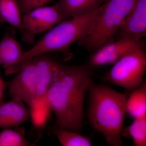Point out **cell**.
<instances>
[{
  "label": "cell",
  "instance_id": "1",
  "mask_svg": "<svg viewBox=\"0 0 146 146\" xmlns=\"http://www.w3.org/2000/svg\"><path fill=\"white\" fill-rule=\"evenodd\" d=\"M87 63L65 65L58 62L46 104L54 113L56 127L80 132L83 125L84 98L93 81Z\"/></svg>",
  "mask_w": 146,
  "mask_h": 146
},
{
  "label": "cell",
  "instance_id": "2",
  "mask_svg": "<svg viewBox=\"0 0 146 146\" xmlns=\"http://www.w3.org/2000/svg\"><path fill=\"white\" fill-rule=\"evenodd\" d=\"M88 118L92 127L101 133L108 145H122L127 95L92 81L88 92Z\"/></svg>",
  "mask_w": 146,
  "mask_h": 146
},
{
  "label": "cell",
  "instance_id": "3",
  "mask_svg": "<svg viewBox=\"0 0 146 146\" xmlns=\"http://www.w3.org/2000/svg\"><path fill=\"white\" fill-rule=\"evenodd\" d=\"M101 7L90 13L66 19L56 25L33 46L24 52L20 60L9 70V73L15 74L22 65L33 58L52 52L61 53L64 61L70 60L72 56L70 47L89 31Z\"/></svg>",
  "mask_w": 146,
  "mask_h": 146
},
{
  "label": "cell",
  "instance_id": "4",
  "mask_svg": "<svg viewBox=\"0 0 146 146\" xmlns=\"http://www.w3.org/2000/svg\"><path fill=\"white\" fill-rule=\"evenodd\" d=\"M136 0H106L89 31L79 40L80 46L93 53L114 40L117 32Z\"/></svg>",
  "mask_w": 146,
  "mask_h": 146
},
{
  "label": "cell",
  "instance_id": "5",
  "mask_svg": "<svg viewBox=\"0 0 146 146\" xmlns=\"http://www.w3.org/2000/svg\"><path fill=\"white\" fill-rule=\"evenodd\" d=\"M145 48L128 53L113 64L105 81L132 91L143 84L146 69Z\"/></svg>",
  "mask_w": 146,
  "mask_h": 146
},
{
  "label": "cell",
  "instance_id": "6",
  "mask_svg": "<svg viewBox=\"0 0 146 146\" xmlns=\"http://www.w3.org/2000/svg\"><path fill=\"white\" fill-rule=\"evenodd\" d=\"M13 78L6 83L11 98H18L30 110L34 105L37 85V71L34 58L22 65Z\"/></svg>",
  "mask_w": 146,
  "mask_h": 146
},
{
  "label": "cell",
  "instance_id": "7",
  "mask_svg": "<svg viewBox=\"0 0 146 146\" xmlns=\"http://www.w3.org/2000/svg\"><path fill=\"white\" fill-rule=\"evenodd\" d=\"M143 48H145V43L142 39L119 38L104 45L92 53L86 63L91 69L113 65L128 53Z\"/></svg>",
  "mask_w": 146,
  "mask_h": 146
},
{
  "label": "cell",
  "instance_id": "8",
  "mask_svg": "<svg viewBox=\"0 0 146 146\" xmlns=\"http://www.w3.org/2000/svg\"><path fill=\"white\" fill-rule=\"evenodd\" d=\"M64 20L54 5L34 9L23 16L24 27L35 37L36 35L50 30Z\"/></svg>",
  "mask_w": 146,
  "mask_h": 146
},
{
  "label": "cell",
  "instance_id": "9",
  "mask_svg": "<svg viewBox=\"0 0 146 146\" xmlns=\"http://www.w3.org/2000/svg\"><path fill=\"white\" fill-rule=\"evenodd\" d=\"M146 34V0H136L115 37L141 39Z\"/></svg>",
  "mask_w": 146,
  "mask_h": 146
},
{
  "label": "cell",
  "instance_id": "10",
  "mask_svg": "<svg viewBox=\"0 0 146 146\" xmlns=\"http://www.w3.org/2000/svg\"><path fill=\"white\" fill-rule=\"evenodd\" d=\"M47 54L33 57L37 68V85L35 101L31 110L36 106L39 102L44 101L46 103V96L52 82L58 62L48 56Z\"/></svg>",
  "mask_w": 146,
  "mask_h": 146
},
{
  "label": "cell",
  "instance_id": "11",
  "mask_svg": "<svg viewBox=\"0 0 146 146\" xmlns=\"http://www.w3.org/2000/svg\"><path fill=\"white\" fill-rule=\"evenodd\" d=\"M31 117L30 110L18 98L0 104V128L18 127Z\"/></svg>",
  "mask_w": 146,
  "mask_h": 146
},
{
  "label": "cell",
  "instance_id": "12",
  "mask_svg": "<svg viewBox=\"0 0 146 146\" xmlns=\"http://www.w3.org/2000/svg\"><path fill=\"white\" fill-rule=\"evenodd\" d=\"M0 17L4 23H8L18 29L24 41L28 44L33 43L35 37L24 27L18 0H0Z\"/></svg>",
  "mask_w": 146,
  "mask_h": 146
},
{
  "label": "cell",
  "instance_id": "13",
  "mask_svg": "<svg viewBox=\"0 0 146 146\" xmlns=\"http://www.w3.org/2000/svg\"><path fill=\"white\" fill-rule=\"evenodd\" d=\"M106 0H58L55 7L65 20L96 10Z\"/></svg>",
  "mask_w": 146,
  "mask_h": 146
},
{
  "label": "cell",
  "instance_id": "14",
  "mask_svg": "<svg viewBox=\"0 0 146 146\" xmlns=\"http://www.w3.org/2000/svg\"><path fill=\"white\" fill-rule=\"evenodd\" d=\"M24 51L13 36L6 34L0 42V66L5 72L13 67L23 54Z\"/></svg>",
  "mask_w": 146,
  "mask_h": 146
},
{
  "label": "cell",
  "instance_id": "15",
  "mask_svg": "<svg viewBox=\"0 0 146 146\" xmlns=\"http://www.w3.org/2000/svg\"><path fill=\"white\" fill-rule=\"evenodd\" d=\"M126 111L133 119L146 116V80L127 97Z\"/></svg>",
  "mask_w": 146,
  "mask_h": 146
},
{
  "label": "cell",
  "instance_id": "16",
  "mask_svg": "<svg viewBox=\"0 0 146 146\" xmlns=\"http://www.w3.org/2000/svg\"><path fill=\"white\" fill-rule=\"evenodd\" d=\"M50 132L63 146L92 145L90 138L81 135L79 132L54 126L50 129Z\"/></svg>",
  "mask_w": 146,
  "mask_h": 146
},
{
  "label": "cell",
  "instance_id": "17",
  "mask_svg": "<svg viewBox=\"0 0 146 146\" xmlns=\"http://www.w3.org/2000/svg\"><path fill=\"white\" fill-rule=\"evenodd\" d=\"M35 144L28 141L23 127L4 128L0 132V146H33Z\"/></svg>",
  "mask_w": 146,
  "mask_h": 146
},
{
  "label": "cell",
  "instance_id": "18",
  "mask_svg": "<svg viewBox=\"0 0 146 146\" xmlns=\"http://www.w3.org/2000/svg\"><path fill=\"white\" fill-rule=\"evenodd\" d=\"M125 133L133 140L135 146H146V116L135 118L133 121L125 129L123 134Z\"/></svg>",
  "mask_w": 146,
  "mask_h": 146
},
{
  "label": "cell",
  "instance_id": "19",
  "mask_svg": "<svg viewBox=\"0 0 146 146\" xmlns=\"http://www.w3.org/2000/svg\"><path fill=\"white\" fill-rule=\"evenodd\" d=\"M54 0H18L22 16L34 9L44 6Z\"/></svg>",
  "mask_w": 146,
  "mask_h": 146
},
{
  "label": "cell",
  "instance_id": "20",
  "mask_svg": "<svg viewBox=\"0 0 146 146\" xmlns=\"http://www.w3.org/2000/svg\"><path fill=\"white\" fill-rule=\"evenodd\" d=\"M6 87V83L4 81L0 75V104L2 103L3 99L4 93Z\"/></svg>",
  "mask_w": 146,
  "mask_h": 146
},
{
  "label": "cell",
  "instance_id": "21",
  "mask_svg": "<svg viewBox=\"0 0 146 146\" xmlns=\"http://www.w3.org/2000/svg\"><path fill=\"white\" fill-rule=\"evenodd\" d=\"M4 23V22H3L2 18L0 17V26L2 25Z\"/></svg>",
  "mask_w": 146,
  "mask_h": 146
}]
</instances>
